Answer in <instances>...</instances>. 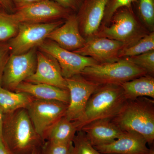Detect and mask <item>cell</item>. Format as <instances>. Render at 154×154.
Returning a JSON list of instances; mask_svg holds the SVG:
<instances>
[{
    "mask_svg": "<svg viewBox=\"0 0 154 154\" xmlns=\"http://www.w3.org/2000/svg\"><path fill=\"white\" fill-rule=\"evenodd\" d=\"M2 138L14 154H31L45 142L36 132L25 108L5 114Z\"/></svg>",
    "mask_w": 154,
    "mask_h": 154,
    "instance_id": "obj_1",
    "label": "cell"
},
{
    "mask_svg": "<svg viewBox=\"0 0 154 154\" xmlns=\"http://www.w3.org/2000/svg\"><path fill=\"white\" fill-rule=\"evenodd\" d=\"M127 101L120 85L99 86L91 95L82 114L73 121L78 131L93 122L113 119Z\"/></svg>",
    "mask_w": 154,
    "mask_h": 154,
    "instance_id": "obj_2",
    "label": "cell"
},
{
    "mask_svg": "<svg viewBox=\"0 0 154 154\" xmlns=\"http://www.w3.org/2000/svg\"><path fill=\"white\" fill-rule=\"evenodd\" d=\"M112 121L122 131H134L143 136L147 143L154 141V100L146 97L128 100Z\"/></svg>",
    "mask_w": 154,
    "mask_h": 154,
    "instance_id": "obj_3",
    "label": "cell"
},
{
    "mask_svg": "<svg viewBox=\"0 0 154 154\" xmlns=\"http://www.w3.org/2000/svg\"><path fill=\"white\" fill-rule=\"evenodd\" d=\"M80 74L89 81L103 85H120L148 73L145 70L124 58L87 67Z\"/></svg>",
    "mask_w": 154,
    "mask_h": 154,
    "instance_id": "obj_4",
    "label": "cell"
},
{
    "mask_svg": "<svg viewBox=\"0 0 154 154\" xmlns=\"http://www.w3.org/2000/svg\"><path fill=\"white\" fill-rule=\"evenodd\" d=\"M110 22L112 24L110 26L104 27L95 36L120 42L125 47L145 35L143 34L131 8L119 9L113 15Z\"/></svg>",
    "mask_w": 154,
    "mask_h": 154,
    "instance_id": "obj_5",
    "label": "cell"
},
{
    "mask_svg": "<svg viewBox=\"0 0 154 154\" xmlns=\"http://www.w3.org/2000/svg\"><path fill=\"white\" fill-rule=\"evenodd\" d=\"M63 20L48 23H20L17 35L8 41L11 54H22L37 48L53 30L63 24Z\"/></svg>",
    "mask_w": 154,
    "mask_h": 154,
    "instance_id": "obj_6",
    "label": "cell"
},
{
    "mask_svg": "<svg viewBox=\"0 0 154 154\" xmlns=\"http://www.w3.org/2000/svg\"><path fill=\"white\" fill-rule=\"evenodd\" d=\"M37 49L33 48L22 54H11L4 69L1 87L15 91L19 85L34 74L37 64Z\"/></svg>",
    "mask_w": 154,
    "mask_h": 154,
    "instance_id": "obj_7",
    "label": "cell"
},
{
    "mask_svg": "<svg viewBox=\"0 0 154 154\" xmlns=\"http://www.w3.org/2000/svg\"><path fill=\"white\" fill-rule=\"evenodd\" d=\"M74 13L54 1L43 0L17 8L13 14L19 23H42L66 20Z\"/></svg>",
    "mask_w": 154,
    "mask_h": 154,
    "instance_id": "obj_8",
    "label": "cell"
},
{
    "mask_svg": "<svg viewBox=\"0 0 154 154\" xmlns=\"http://www.w3.org/2000/svg\"><path fill=\"white\" fill-rule=\"evenodd\" d=\"M68 106L60 101L33 99L25 109L36 132L43 140L46 131L64 116Z\"/></svg>",
    "mask_w": 154,
    "mask_h": 154,
    "instance_id": "obj_9",
    "label": "cell"
},
{
    "mask_svg": "<svg viewBox=\"0 0 154 154\" xmlns=\"http://www.w3.org/2000/svg\"><path fill=\"white\" fill-rule=\"evenodd\" d=\"M37 49L50 54L56 60L65 79L80 74L87 67L99 64L92 58L64 49L48 38Z\"/></svg>",
    "mask_w": 154,
    "mask_h": 154,
    "instance_id": "obj_10",
    "label": "cell"
},
{
    "mask_svg": "<svg viewBox=\"0 0 154 154\" xmlns=\"http://www.w3.org/2000/svg\"><path fill=\"white\" fill-rule=\"evenodd\" d=\"M66 80L69 94V102L64 116L73 121L82 114L91 95L100 85L87 79L81 74Z\"/></svg>",
    "mask_w": 154,
    "mask_h": 154,
    "instance_id": "obj_11",
    "label": "cell"
},
{
    "mask_svg": "<svg viewBox=\"0 0 154 154\" xmlns=\"http://www.w3.org/2000/svg\"><path fill=\"white\" fill-rule=\"evenodd\" d=\"M35 72L25 82L47 84L67 90L66 80L62 74L58 63L53 57L38 49Z\"/></svg>",
    "mask_w": 154,
    "mask_h": 154,
    "instance_id": "obj_12",
    "label": "cell"
},
{
    "mask_svg": "<svg viewBox=\"0 0 154 154\" xmlns=\"http://www.w3.org/2000/svg\"><path fill=\"white\" fill-rule=\"evenodd\" d=\"M124 46L120 42L95 36L88 38L82 47L74 52L92 58L99 63H109L119 60V53Z\"/></svg>",
    "mask_w": 154,
    "mask_h": 154,
    "instance_id": "obj_13",
    "label": "cell"
},
{
    "mask_svg": "<svg viewBox=\"0 0 154 154\" xmlns=\"http://www.w3.org/2000/svg\"><path fill=\"white\" fill-rule=\"evenodd\" d=\"M110 0H83L76 13L81 34L84 38L93 37L98 33Z\"/></svg>",
    "mask_w": 154,
    "mask_h": 154,
    "instance_id": "obj_14",
    "label": "cell"
},
{
    "mask_svg": "<svg viewBox=\"0 0 154 154\" xmlns=\"http://www.w3.org/2000/svg\"><path fill=\"white\" fill-rule=\"evenodd\" d=\"M143 136L132 131H124L116 139L109 143L94 147L102 154H149L150 149Z\"/></svg>",
    "mask_w": 154,
    "mask_h": 154,
    "instance_id": "obj_15",
    "label": "cell"
},
{
    "mask_svg": "<svg viewBox=\"0 0 154 154\" xmlns=\"http://www.w3.org/2000/svg\"><path fill=\"white\" fill-rule=\"evenodd\" d=\"M47 38L64 49L72 51L82 47L87 41L80 32L76 13L71 15L62 25L53 30Z\"/></svg>",
    "mask_w": 154,
    "mask_h": 154,
    "instance_id": "obj_16",
    "label": "cell"
},
{
    "mask_svg": "<svg viewBox=\"0 0 154 154\" xmlns=\"http://www.w3.org/2000/svg\"><path fill=\"white\" fill-rule=\"evenodd\" d=\"M80 130L85 134L94 147L110 143L118 138L124 131L110 119L93 122L83 127Z\"/></svg>",
    "mask_w": 154,
    "mask_h": 154,
    "instance_id": "obj_17",
    "label": "cell"
},
{
    "mask_svg": "<svg viewBox=\"0 0 154 154\" xmlns=\"http://www.w3.org/2000/svg\"><path fill=\"white\" fill-rule=\"evenodd\" d=\"M15 91L28 94L35 99L58 101L68 104L69 102L68 90L47 84L24 82L18 86Z\"/></svg>",
    "mask_w": 154,
    "mask_h": 154,
    "instance_id": "obj_18",
    "label": "cell"
},
{
    "mask_svg": "<svg viewBox=\"0 0 154 154\" xmlns=\"http://www.w3.org/2000/svg\"><path fill=\"white\" fill-rule=\"evenodd\" d=\"M120 85L127 100L142 97L154 99V79L152 76H141L122 83Z\"/></svg>",
    "mask_w": 154,
    "mask_h": 154,
    "instance_id": "obj_19",
    "label": "cell"
},
{
    "mask_svg": "<svg viewBox=\"0 0 154 154\" xmlns=\"http://www.w3.org/2000/svg\"><path fill=\"white\" fill-rule=\"evenodd\" d=\"M77 131L74 121L63 116L46 131L43 140L55 143H69L72 142Z\"/></svg>",
    "mask_w": 154,
    "mask_h": 154,
    "instance_id": "obj_20",
    "label": "cell"
},
{
    "mask_svg": "<svg viewBox=\"0 0 154 154\" xmlns=\"http://www.w3.org/2000/svg\"><path fill=\"white\" fill-rule=\"evenodd\" d=\"M33 99L28 94L9 91L0 86V107L5 114L25 109Z\"/></svg>",
    "mask_w": 154,
    "mask_h": 154,
    "instance_id": "obj_21",
    "label": "cell"
},
{
    "mask_svg": "<svg viewBox=\"0 0 154 154\" xmlns=\"http://www.w3.org/2000/svg\"><path fill=\"white\" fill-rule=\"evenodd\" d=\"M154 50V33L152 32L123 47L119 53L118 58L120 59L132 57Z\"/></svg>",
    "mask_w": 154,
    "mask_h": 154,
    "instance_id": "obj_22",
    "label": "cell"
},
{
    "mask_svg": "<svg viewBox=\"0 0 154 154\" xmlns=\"http://www.w3.org/2000/svg\"><path fill=\"white\" fill-rule=\"evenodd\" d=\"M20 23L14 14L0 11V42H6L15 37L18 33Z\"/></svg>",
    "mask_w": 154,
    "mask_h": 154,
    "instance_id": "obj_23",
    "label": "cell"
},
{
    "mask_svg": "<svg viewBox=\"0 0 154 154\" xmlns=\"http://www.w3.org/2000/svg\"><path fill=\"white\" fill-rule=\"evenodd\" d=\"M69 154H100L82 131H78L72 140Z\"/></svg>",
    "mask_w": 154,
    "mask_h": 154,
    "instance_id": "obj_24",
    "label": "cell"
},
{
    "mask_svg": "<svg viewBox=\"0 0 154 154\" xmlns=\"http://www.w3.org/2000/svg\"><path fill=\"white\" fill-rule=\"evenodd\" d=\"M138 11L143 21L149 28H153L154 0H137Z\"/></svg>",
    "mask_w": 154,
    "mask_h": 154,
    "instance_id": "obj_25",
    "label": "cell"
},
{
    "mask_svg": "<svg viewBox=\"0 0 154 154\" xmlns=\"http://www.w3.org/2000/svg\"><path fill=\"white\" fill-rule=\"evenodd\" d=\"M125 59L145 70L148 74H152L154 73V50Z\"/></svg>",
    "mask_w": 154,
    "mask_h": 154,
    "instance_id": "obj_26",
    "label": "cell"
},
{
    "mask_svg": "<svg viewBox=\"0 0 154 154\" xmlns=\"http://www.w3.org/2000/svg\"><path fill=\"white\" fill-rule=\"evenodd\" d=\"M137 0H110L105 9L103 21L109 23L114 14L119 9L131 8L132 5L137 2Z\"/></svg>",
    "mask_w": 154,
    "mask_h": 154,
    "instance_id": "obj_27",
    "label": "cell"
},
{
    "mask_svg": "<svg viewBox=\"0 0 154 154\" xmlns=\"http://www.w3.org/2000/svg\"><path fill=\"white\" fill-rule=\"evenodd\" d=\"M72 143H55L45 141L41 148V154H69Z\"/></svg>",
    "mask_w": 154,
    "mask_h": 154,
    "instance_id": "obj_28",
    "label": "cell"
},
{
    "mask_svg": "<svg viewBox=\"0 0 154 154\" xmlns=\"http://www.w3.org/2000/svg\"><path fill=\"white\" fill-rule=\"evenodd\" d=\"M11 54V50L8 42H0V86L4 69Z\"/></svg>",
    "mask_w": 154,
    "mask_h": 154,
    "instance_id": "obj_29",
    "label": "cell"
},
{
    "mask_svg": "<svg viewBox=\"0 0 154 154\" xmlns=\"http://www.w3.org/2000/svg\"><path fill=\"white\" fill-rule=\"evenodd\" d=\"M59 4L65 8L76 13L79 9L83 0H51Z\"/></svg>",
    "mask_w": 154,
    "mask_h": 154,
    "instance_id": "obj_30",
    "label": "cell"
},
{
    "mask_svg": "<svg viewBox=\"0 0 154 154\" xmlns=\"http://www.w3.org/2000/svg\"><path fill=\"white\" fill-rule=\"evenodd\" d=\"M0 6L4 11L11 14L14 13L16 10L12 0H0Z\"/></svg>",
    "mask_w": 154,
    "mask_h": 154,
    "instance_id": "obj_31",
    "label": "cell"
},
{
    "mask_svg": "<svg viewBox=\"0 0 154 154\" xmlns=\"http://www.w3.org/2000/svg\"><path fill=\"white\" fill-rule=\"evenodd\" d=\"M12 1L16 9L23 6L31 5L43 0H12Z\"/></svg>",
    "mask_w": 154,
    "mask_h": 154,
    "instance_id": "obj_32",
    "label": "cell"
},
{
    "mask_svg": "<svg viewBox=\"0 0 154 154\" xmlns=\"http://www.w3.org/2000/svg\"><path fill=\"white\" fill-rule=\"evenodd\" d=\"M0 154H14L6 146L2 137H0Z\"/></svg>",
    "mask_w": 154,
    "mask_h": 154,
    "instance_id": "obj_33",
    "label": "cell"
},
{
    "mask_svg": "<svg viewBox=\"0 0 154 154\" xmlns=\"http://www.w3.org/2000/svg\"><path fill=\"white\" fill-rule=\"evenodd\" d=\"M5 113L2 108L0 107V137H2L3 123H4Z\"/></svg>",
    "mask_w": 154,
    "mask_h": 154,
    "instance_id": "obj_34",
    "label": "cell"
},
{
    "mask_svg": "<svg viewBox=\"0 0 154 154\" xmlns=\"http://www.w3.org/2000/svg\"><path fill=\"white\" fill-rule=\"evenodd\" d=\"M41 148L34 150L31 153V154H42Z\"/></svg>",
    "mask_w": 154,
    "mask_h": 154,
    "instance_id": "obj_35",
    "label": "cell"
},
{
    "mask_svg": "<svg viewBox=\"0 0 154 154\" xmlns=\"http://www.w3.org/2000/svg\"><path fill=\"white\" fill-rule=\"evenodd\" d=\"M149 154H154V151L152 149H150V151Z\"/></svg>",
    "mask_w": 154,
    "mask_h": 154,
    "instance_id": "obj_36",
    "label": "cell"
},
{
    "mask_svg": "<svg viewBox=\"0 0 154 154\" xmlns=\"http://www.w3.org/2000/svg\"><path fill=\"white\" fill-rule=\"evenodd\" d=\"M2 9H3L2 8V7L0 6V11H1V10H2Z\"/></svg>",
    "mask_w": 154,
    "mask_h": 154,
    "instance_id": "obj_37",
    "label": "cell"
},
{
    "mask_svg": "<svg viewBox=\"0 0 154 154\" xmlns=\"http://www.w3.org/2000/svg\"><path fill=\"white\" fill-rule=\"evenodd\" d=\"M100 154H102V153H100Z\"/></svg>",
    "mask_w": 154,
    "mask_h": 154,
    "instance_id": "obj_38",
    "label": "cell"
}]
</instances>
